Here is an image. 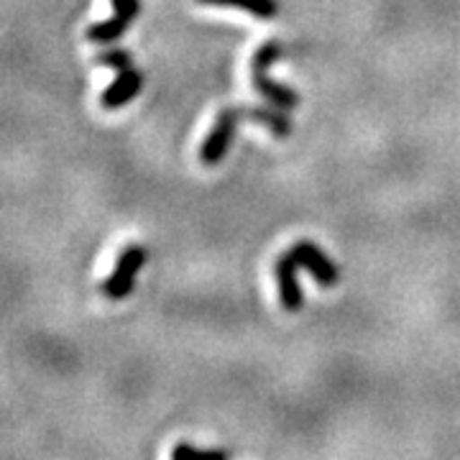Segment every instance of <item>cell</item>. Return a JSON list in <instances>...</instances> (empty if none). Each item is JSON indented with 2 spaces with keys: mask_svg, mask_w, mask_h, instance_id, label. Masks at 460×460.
Instances as JSON below:
<instances>
[{
  "mask_svg": "<svg viewBox=\"0 0 460 460\" xmlns=\"http://www.w3.org/2000/svg\"><path fill=\"white\" fill-rule=\"evenodd\" d=\"M111 3H113L115 16L90 26L87 29V41H93V44H113V41H118L126 33V29L141 13V0H111Z\"/></svg>",
  "mask_w": 460,
  "mask_h": 460,
  "instance_id": "obj_4",
  "label": "cell"
},
{
  "mask_svg": "<svg viewBox=\"0 0 460 460\" xmlns=\"http://www.w3.org/2000/svg\"><path fill=\"white\" fill-rule=\"evenodd\" d=\"M299 261L295 259L292 251L281 253L277 263H274V274H277V284H279V299L281 307L287 313H299L305 307V295H302V284H299Z\"/></svg>",
  "mask_w": 460,
  "mask_h": 460,
  "instance_id": "obj_6",
  "label": "cell"
},
{
  "mask_svg": "<svg viewBox=\"0 0 460 460\" xmlns=\"http://www.w3.org/2000/svg\"><path fill=\"white\" fill-rule=\"evenodd\" d=\"M243 111H246L248 120H256V123L266 126L271 136H277V138L292 136V120L281 113V108H277V105L274 108H243Z\"/></svg>",
  "mask_w": 460,
  "mask_h": 460,
  "instance_id": "obj_8",
  "label": "cell"
},
{
  "mask_svg": "<svg viewBox=\"0 0 460 460\" xmlns=\"http://www.w3.org/2000/svg\"><path fill=\"white\" fill-rule=\"evenodd\" d=\"M141 87H144V75H141V69L136 65L126 66V69L118 72V77H115L113 83L102 90L100 105H102L105 111H118V108L128 105L133 98H138Z\"/></svg>",
  "mask_w": 460,
  "mask_h": 460,
  "instance_id": "obj_7",
  "label": "cell"
},
{
  "mask_svg": "<svg viewBox=\"0 0 460 460\" xmlns=\"http://www.w3.org/2000/svg\"><path fill=\"white\" fill-rule=\"evenodd\" d=\"M295 253V259L299 261L302 269H307L313 274V279L320 287H335L341 281V269L330 261L328 253L323 248L313 243V241H299L295 246L289 248Z\"/></svg>",
  "mask_w": 460,
  "mask_h": 460,
  "instance_id": "obj_5",
  "label": "cell"
},
{
  "mask_svg": "<svg viewBox=\"0 0 460 460\" xmlns=\"http://www.w3.org/2000/svg\"><path fill=\"white\" fill-rule=\"evenodd\" d=\"M172 458L174 460H228L226 450H199L195 445L180 443L172 450Z\"/></svg>",
  "mask_w": 460,
  "mask_h": 460,
  "instance_id": "obj_10",
  "label": "cell"
},
{
  "mask_svg": "<svg viewBox=\"0 0 460 460\" xmlns=\"http://www.w3.org/2000/svg\"><path fill=\"white\" fill-rule=\"evenodd\" d=\"M202 5H223V8H238L248 16L271 21L279 16V3L277 0H198Z\"/></svg>",
  "mask_w": 460,
  "mask_h": 460,
  "instance_id": "obj_9",
  "label": "cell"
},
{
  "mask_svg": "<svg viewBox=\"0 0 460 460\" xmlns=\"http://www.w3.org/2000/svg\"><path fill=\"white\" fill-rule=\"evenodd\" d=\"M146 259L148 251L144 246H138V243H131V246L123 248L120 256H118L115 269L111 271V277L102 284V295L108 296V299H113V302L126 299L133 292V287H136L138 271L146 266Z\"/></svg>",
  "mask_w": 460,
  "mask_h": 460,
  "instance_id": "obj_2",
  "label": "cell"
},
{
  "mask_svg": "<svg viewBox=\"0 0 460 460\" xmlns=\"http://www.w3.org/2000/svg\"><path fill=\"white\" fill-rule=\"evenodd\" d=\"M246 118V111L243 108H226L220 111L215 126L208 133V138L202 141V148H199V159L205 166L220 164L228 154L230 144H233V136H235V128L238 123Z\"/></svg>",
  "mask_w": 460,
  "mask_h": 460,
  "instance_id": "obj_3",
  "label": "cell"
},
{
  "mask_svg": "<svg viewBox=\"0 0 460 460\" xmlns=\"http://www.w3.org/2000/svg\"><path fill=\"white\" fill-rule=\"evenodd\" d=\"M98 65L102 66H111L115 72H120V69H126V66L133 65L131 54L126 49H105L98 54Z\"/></svg>",
  "mask_w": 460,
  "mask_h": 460,
  "instance_id": "obj_11",
  "label": "cell"
},
{
  "mask_svg": "<svg viewBox=\"0 0 460 460\" xmlns=\"http://www.w3.org/2000/svg\"><path fill=\"white\" fill-rule=\"evenodd\" d=\"M281 57H284V47H281L279 41L263 44L261 49L253 54V59H251V84L271 105H277L281 111H295V108H299L302 98L296 95L295 90H289L287 84L274 83L269 77V66L274 65L277 59H281Z\"/></svg>",
  "mask_w": 460,
  "mask_h": 460,
  "instance_id": "obj_1",
  "label": "cell"
}]
</instances>
